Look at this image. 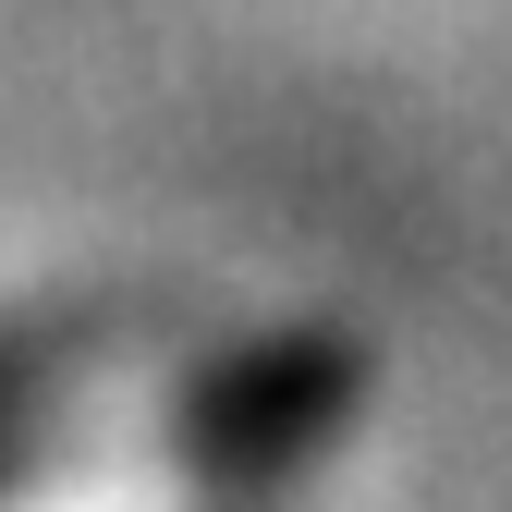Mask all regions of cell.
Segmentation results:
<instances>
[{
  "label": "cell",
  "instance_id": "obj_1",
  "mask_svg": "<svg viewBox=\"0 0 512 512\" xmlns=\"http://www.w3.org/2000/svg\"><path fill=\"white\" fill-rule=\"evenodd\" d=\"M0 512H196V500H183V476H171V464L110 452V464H74V476L37 488V500H0Z\"/></svg>",
  "mask_w": 512,
  "mask_h": 512
}]
</instances>
